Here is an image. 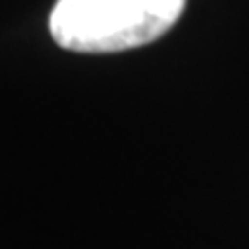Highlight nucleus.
Listing matches in <instances>:
<instances>
[{"label":"nucleus","instance_id":"f257e3e1","mask_svg":"<svg viewBox=\"0 0 249 249\" xmlns=\"http://www.w3.org/2000/svg\"><path fill=\"white\" fill-rule=\"evenodd\" d=\"M185 5L187 0H58L49 30L55 44L74 53H118L166 35Z\"/></svg>","mask_w":249,"mask_h":249}]
</instances>
